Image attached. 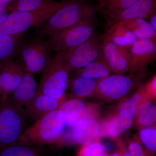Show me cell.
Returning <instances> with one entry per match:
<instances>
[{
    "instance_id": "obj_1",
    "label": "cell",
    "mask_w": 156,
    "mask_h": 156,
    "mask_svg": "<svg viewBox=\"0 0 156 156\" xmlns=\"http://www.w3.org/2000/svg\"><path fill=\"white\" fill-rule=\"evenodd\" d=\"M68 129L67 122L58 109L49 113L26 128L17 144L58 145Z\"/></svg>"
},
{
    "instance_id": "obj_2",
    "label": "cell",
    "mask_w": 156,
    "mask_h": 156,
    "mask_svg": "<svg viewBox=\"0 0 156 156\" xmlns=\"http://www.w3.org/2000/svg\"><path fill=\"white\" fill-rule=\"evenodd\" d=\"M98 6L87 0H66L61 8L43 24L39 37H50L56 33L95 16Z\"/></svg>"
},
{
    "instance_id": "obj_3",
    "label": "cell",
    "mask_w": 156,
    "mask_h": 156,
    "mask_svg": "<svg viewBox=\"0 0 156 156\" xmlns=\"http://www.w3.org/2000/svg\"><path fill=\"white\" fill-rule=\"evenodd\" d=\"M65 2H55L37 11L11 12L0 22V34H22L33 27L43 25Z\"/></svg>"
},
{
    "instance_id": "obj_4",
    "label": "cell",
    "mask_w": 156,
    "mask_h": 156,
    "mask_svg": "<svg viewBox=\"0 0 156 156\" xmlns=\"http://www.w3.org/2000/svg\"><path fill=\"white\" fill-rule=\"evenodd\" d=\"M24 109L14 105L9 98L0 97V149L17 144L25 131Z\"/></svg>"
},
{
    "instance_id": "obj_5",
    "label": "cell",
    "mask_w": 156,
    "mask_h": 156,
    "mask_svg": "<svg viewBox=\"0 0 156 156\" xmlns=\"http://www.w3.org/2000/svg\"><path fill=\"white\" fill-rule=\"evenodd\" d=\"M97 26L95 16L84 20L49 37L48 48L57 53L82 44L95 34Z\"/></svg>"
},
{
    "instance_id": "obj_6",
    "label": "cell",
    "mask_w": 156,
    "mask_h": 156,
    "mask_svg": "<svg viewBox=\"0 0 156 156\" xmlns=\"http://www.w3.org/2000/svg\"><path fill=\"white\" fill-rule=\"evenodd\" d=\"M69 73L58 53L51 57L43 71L37 93L60 99L66 98L69 85Z\"/></svg>"
},
{
    "instance_id": "obj_7",
    "label": "cell",
    "mask_w": 156,
    "mask_h": 156,
    "mask_svg": "<svg viewBox=\"0 0 156 156\" xmlns=\"http://www.w3.org/2000/svg\"><path fill=\"white\" fill-rule=\"evenodd\" d=\"M101 42V38L95 34L82 44L58 52L68 72L83 68L100 58Z\"/></svg>"
},
{
    "instance_id": "obj_8",
    "label": "cell",
    "mask_w": 156,
    "mask_h": 156,
    "mask_svg": "<svg viewBox=\"0 0 156 156\" xmlns=\"http://www.w3.org/2000/svg\"><path fill=\"white\" fill-rule=\"evenodd\" d=\"M47 42L37 39L23 43L19 53L26 72L32 74L41 72L51 57Z\"/></svg>"
},
{
    "instance_id": "obj_9",
    "label": "cell",
    "mask_w": 156,
    "mask_h": 156,
    "mask_svg": "<svg viewBox=\"0 0 156 156\" xmlns=\"http://www.w3.org/2000/svg\"><path fill=\"white\" fill-rule=\"evenodd\" d=\"M134 76L116 74L98 80L96 94L108 100L122 98L136 86L137 79Z\"/></svg>"
},
{
    "instance_id": "obj_10",
    "label": "cell",
    "mask_w": 156,
    "mask_h": 156,
    "mask_svg": "<svg viewBox=\"0 0 156 156\" xmlns=\"http://www.w3.org/2000/svg\"><path fill=\"white\" fill-rule=\"evenodd\" d=\"M99 139V124L96 118L81 120L67 132L58 145H86Z\"/></svg>"
},
{
    "instance_id": "obj_11",
    "label": "cell",
    "mask_w": 156,
    "mask_h": 156,
    "mask_svg": "<svg viewBox=\"0 0 156 156\" xmlns=\"http://www.w3.org/2000/svg\"><path fill=\"white\" fill-rule=\"evenodd\" d=\"M101 54L112 73L123 74L130 72L131 56L129 49L102 39Z\"/></svg>"
},
{
    "instance_id": "obj_12",
    "label": "cell",
    "mask_w": 156,
    "mask_h": 156,
    "mask_svg": "<svg viewBox=\"0 0 156 156\" xmlns=\"http://www.w3.org/2000/svg\"><path fill=\"white\" fill-rule=\"evenodd\" d=\"M131 75H141L149 65L155 59L156 41L151 39L137 40L130 48Z\"/></svg>"
},
{
    "instance_id": "obj_13",
    "label": "cell",
    "mask_w": 156,
    "mask_h": 156,
    "mask_svg": "<svg viewBox=\"0 0 156 156\" xmlns=\"http://www.w3.org/2000/svg\"><path fill=\"white\" fill-rule=\"evenodd\" d=\"M156 0H138L123 11L104 15L109 25L137 18H150L156 14Z\"/></svg>"
},
{
    "instance_id": "obj_14",
    "label": "cell",
    "mask_w": 156,
    "mask_h": 156,
    "mask_svg": "<svg viewBox=\"0 0 156 156\" xmlns=\"http://www.w3.org/2000/svg\"><path fill=\"white\" fill-rule=\"evenodd\" d=\"M0 97H8L22 81L26 73L23 65L13 59L0 65Z\"/></svg>"
},
{
    "instance_id": "obj_15",
    "label": "cell",
    "mask_w": 156,
    "mask_h": 156,
    "mask_svg": "<svg viewBox=\"0 0 156 156\" xmlns=\"http://www.w3.org/2000/svg\"><path fill=\"white\" fill-rule=\"evenodd\" d=\"M134 120L127 111L119 110L99 125V139L102 137L117 139L132 127Z\"/></svg>"
},
{
    "instance_id": "obj_16",
    "label": "cell",
    "mask_w": 156,
    "mask_h": 156,
    "mask_svg": "<svg viewBox=\"0 0 156 156\" xmlns=\"http://www.w3.org/2000/svg\"><path fill=\"white\" fill-rule=\"evenodd\" d=\"M66 100V98L58 99L37 92L33 99L23 109L27 118L35 122L49 113L58 109Z\"/></svg>"
},
{
    "instance_id": "obj_17",
    "label": "cell",
    "mask_w": 156,
    "mask_h": 156,
    "mask_svg": "<svg viewBox=\"0 0 156 156\" xmlns=\"http://www.w3.org/2000/svg\"><path fill=\"white\" fill-rule=\"evenodd\" d=\"M37 89L33 74L26 72L20 83L8 98L14 105L23 109L36 96Z\"/></svg>"
},
{
    "instance_id": "obj_18",
    "label": "cell",
    "mask_w": 156,
    "mask_h": 156,
    "mask_svg": "<svg viewBox=\"0 0 156 156\" xmlns=\"http://www.w3.org/2000/svg\"><path fill=\"white\" fill-rule=\"evenodd\" d=\"M101 39L129 50L137 40L134 34L122 22L109 25L108 29L102 36Z\"/></svg>"
},
{
    "instance_id": "obj_19",
    "label": "cell",
    "mask_w": 156,
    "mask_h": 156,
    "mask_svg": "<svg viewBox=\"0 0 156 156\" xmlns=\"http://www.w3.org/2000/svg\"><path fill=\"white\" fill-rule=\"evenodd\" d=\"M87 106L80 98L65 101L58 111L67 122L68 129L72 128L80 121Z\"/></svg>"
},
{
    "instance_id": "obj_20",
    "label": "cell",
    "mask_w": 156,
    "mask_h": 156,
    "mask_svg": "<svg viewBox=\"0 0 156 156\" xmlns=\"http://www.w3.org/2000/svg\"><path fill=\"white\" fill-rule=\"evenodd\" d=\"M23 34H0V65L12 60L19 53L23 44Z\"/></svg>"
},
{
    "instance_id": "obj_21",
    "label": "cell",
    "mask_w": 156,
    "mask_h": 156,
    "mask_svg": "<svg viewBox=\"0 0 156 156\" xmlns=\"http://www.w3.org/2000/svg\"><path fill=\"white\" fill-rule=\"evenodd\" d=\"M75 76H81L93 80L103 79L110 75L111 70L104 61L102 56L89 63L83 68L76 70Z\"/></svg>"
},
{
    "instance_id": "obj_22",
    "label": "cell",
    "mask_w": 156,
    "mask_h": 156,
    "mask_svg": "<svg viewBox=\"0 0 156 156\" xmlns=\"http://www.w3.org/2000/svg\"><path fill=\"white\" fill-rule=\"evenodd\" d=\"M72 93L76 98H85L96 95L97 80L81 76H75L71 82Z\"/></svg>"
},
{
    "instance_id": "obj_23",
    "label": "cell",
    "mask_w": 156,
    "mask_h": 156,
    "mask_svg": "<svg viewBox=\"0 0 156 156\" xmlns=\"http://www.w3.org/2000/svg\"><path fill=\"white\" fill-rule=\"evenodd\" d=\"M122 23L134 34L137 40L151 39L156 41V30L145 19L137 18Z\"/></svg>"
},
{
    "instance_id": "obj_24",
    "label": "cell",
    "mask_w": 156,
    "mask_h": 156,
    "mask_svg": "<svg viewBox=\"0 0 156 156\" xmlns=\"http://www.w3.org/2000/svg\"><path fill=\"white\" fill-rule=\"evenodd\" d=\"M152 99L147 100L140 106L135 119L136 125L140 128H146L155 125L156 107Z\"/></svg>"
},
{
    "instance_id": "obj_25",
    "label": "cell",
    "mask_w": 156,
    "mask_h": 156,
    "mask_svg": "<svg viewBox=\"0 0 156 156\" xmlns=\"http://www.w3.org/2000/svg\"><path fill=\"white\" fill-rule=\"evenodd\" d=\"M150 99L151 98L146 91L144 85H141L134 95L120 105L119 110L127 111L135 119L140 105Z\"/></svg>"
},
{
    "instance_id": "obj_26",
    "label": "cell",
    "mask_w": 156,
    "mask_h": 156,
    "mask_svg": "<svg viewBox=\"0 0 156 156\" xmlns=\"http://www.w3.org/2000/svg\"><path fill=\"white\" fill-rule=\"evenodd\" d=\"M54 2V0H14L9 8L11 12L35 11L44 9Z\"/></svg>"
},
{
    "instance_id": "obj_27",
    "label": "cell",
    "mask_w": 156,
    "mask_h": 156,
    "mask_svg": "<svg viewBox=\"0 0 156 156\" xmlns=\"http://www.w3.org/2000/svg\"><path fill=\"white\" fill-rule=\"evenodd\" d=\"M140 140L149 156H155L156 152L155 126L142 128L139 133Z\"/></svg>"
},
{
    "instance_id": "obj_28",
    "label": "cell",
    "mask_w": 156,
    "mask_h": 156,
    "mask_svg": "<svg viewBox=\"0 0 156 156\" xmlns=\"http://www.w3.org/2000/svg\"><path fill=\"white\" fill-rule=\"evenodd\" d=\"M138 0H98V11L104 14L123 11Z\"/></svg>"
},
{
    "instance_id": "obj_29",
    "label": "cell",
    "mask_w": 156,
    "mask_h": 156,
    "mask_svg": "<svg viewBox=\"0 0 156 156\" xmlns=\"http://www.w3.org/2000/svg\"><path fill=\"white\" fill-rule=\"evenodd\" d=\"M106 147L99 139L83 145L77 156H106Z\"/></svg>"
},
{
    "instance_id": "obj_30",
    "label": "cell",
    "mask_w": 156,
    "mask_h": 156,
    "mask_svg": "<svg viewBox=\"0 0 156 156\" xmlns=\"http://www.w3.org/2000/svg\"><path fill=\"white\" fill-rule=\"evenodd\" d=\"M0 156H38L28 145L16 144L0 149Z\"/></svg>"
},
{
    "instance_id": "obj_31",
    "label": "cell",
    "mask_w": 156,
    "mask_h": 156,
    "mask_svg": "<svg viewBox=\"0 0 156 156\" xmlns=\"http://www.w3.org/2000/svg\"><path fill=\"white\" fill-rule=\"evenodd\" d=\"M127 146L131 156H149L139 140H131Z\"/></svg>"
},
{
    "instance_id": "obj_32",
    "label": "cell",
    "mask_w": 156,
    "mask_h": 156,
    "mask_svg": "<svg viewBox=\"0 0 156 156\" xmlns=\"http://www.w3.org/2000/svg\"><path fill=\"white\" fill-rule=\"evenodd\" d=\"M144 85L146 92L152 99H154L156 96V76H154L153 77Z\"/></svg>"
},
{
    "instance_id": "obj_33",
    "label": "cell",
    "mask_w": 156,
    "mask_h": 156,
    "mask_svg": "<svg viewBox=\"0 0 156 156\" xmlns=\"http://www.w3.org/2000/svg\"><path fill=\"white\" fill-rule=\"evenodd\" d=\"M118 143L121 153V156H131L128 150L127 146L126 144L120 140L118 141Z\"/></svg>"
},
{
    "instance_id": "obj_34",
    "label": "cell",
    "mask_w": 156,
    "mask_h": 156,
    "mask_svg": "<svg viewBox=\"0 0 156 156\" xmlns=\"http://www.w3.org/2000/svg\"><path fill=\"white\" fill-rule=\"evenodd\" d=\"M10 12L9 7L0 9V22L5 19Z\"/></svg>"
},
{
    "instance_id": "obj_35",
    "label": "cell",
    "mask_w": 156,
    "mask_h": 156,
    "mask_svg": "<svg viewBox=\"0 0 156 156\" xmlns=\"http://www.w3.org/2000/svg\"><path fill=\"white\" fill-rule=\"evenodd\" d=\"M14 1V0H0V9L9 7Z\"/></svg>"
},
{
    "instance_id": "obj_36",
    "label": "cell",
    "mask_w": 156,
    "mask_h": 156,
    "mask_svg": "<svg viewBox=\"0 0 156 156\" xmlns=\"http://www.w3.org/2000/svg\"><path fill=\"white\" fill-rule=\"evenodd\" d=\"M150 23L152 26L156 30V14H154L150 17Z\"/></svg>"
},
{
    "instance_id": "obj_37",
    "label": "cell",
    "mask_w": 156,
    "mask_h": 156,
    "mask_svg": "<svg viewBox=\"0 0 156 156\" xmlns=\"http://www.w3.org/2000/svg\"><path fill=\"white\" fill-rule=\"evenodd\" d=\"M106 156H121V153L120 151L116 152L115 153L110 154H107Z\"/></svg>"
},
{
    "instance_id": "obj_38",
    "label": "cell",
    "mask_w": 156,
    "mask_h": 156,
    "mask_svg": "<svg viewBox=\"0 0 156 156\" xmlns=\"http://www.w3.org/2000/svg\"><path fill=\"white\" fill-rule=\"evenodd\" d=\"M0 92H1V90H0Z\"/></svg>"
}]
</instances>
